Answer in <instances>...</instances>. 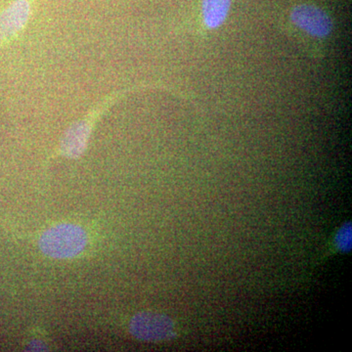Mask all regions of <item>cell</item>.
I'll return each mask as SVG.
<instances>
[{
	"label": "cell",
	"mask_w": 352,
	"mask_h": 352,
	"mask_svg": "<svg viewBox=\"0 0 352 352\" xmlns=\"http://www.w3.org/2000/svg\"><path fill=\"white\" fill-rule=\"evenodd\" d=\"M87 243V233L80 226L61 224L46 231L39 245L41 251L51 258H69L82 252Z\"/></svg>",
	"instance_id": "6da1fadb"
},
{
	"label": "cell",
	"mask_w": 352,
	"mask_h": 352,
	"mask_svg": "<svg viewBox=\"0 0 352 352\" xmlns=\"http://www.w3.org/2000/svg\"><path fill=\"white\" fill-rule=\"evenodd\" d=\"M131 332L138 340L163 342L175 337V323L166 315L142 312L132 319Z\"/></svg>",
	"instance_id": "7a4b0ae2"
},
{
	"label": "cell",
	"mask_w": 352,
	"mask_h": 352,
	"mask_svg": "<svg viewBox=\"0 0 352 352\" xmlns=\"http://www.w3.org/2000/svg\"><path fill=\"white\" fill-rule=\"evenodd\" d=\"M292 22L298 29L317 38H326L333 31V21L320 7L300 4L291 11Z\"/></svg>",
	"instance_id": "3957f363"
},
{
	"label": "cell",
	"mask_w": 352,
	"mask_h": 352,
	"mask_svg": "<svg viewBox=\"0 0 352 352\" xmlns=\"http://www.w3.org/2000/svg\"><path fill=\"white\" fill-rule=\"evenodd\" d=\"M31 13L29 0H15L0 13V44L13 38L22 31Z\"/></svg>",
	"instance_id": "277c9868"
},
{
	"label": "cell",
	"mask_w": 352,
	"mask_h": 352,
	"mask_svg": "<svg viewBox=\"0 0 352 352\" xmlns=\"http://www.w3.org/2000/svg\"><path fill=\"white\" fill-rule=\"evenodd\" d=\"M90 127L87 122H78L65 132L61 141V151L64 156L76 159L82 156L87 147Z\"/></svg>",
	"instance_id": "5b68a950"
},
{
	"label": "cell",
	"mask_w": 352,
	"mask_h": 352,
	"mask_svg": "<svg viewBox=\"0 0 352 352\" xmlns=\"http://www.w3.org/2000/svg\"><path fill=\"white\" fill-rule=\"evenodd\" d=\"M232 0H201L204 24L215 30L224 24L230 11Z\"/></svg>",
	"instance_id": "8992f818"
},
{
	"label": "cell",
	"mask_w": 352,
	"mask_h": 352,
	"mask_svg": "<svg viewBox=\"0 0 352 352\" xmlns=\"http://www.w3.org/2000/svg\"><path fill=\"white\" fill-rule=\"evenodd\" d=\"M336 243L338 248L342 252H349L351 249V224H344L340 229L337 236H336Z\"/></svg>",
	"instance_id": "52a82bcc"
}]
</instances>
